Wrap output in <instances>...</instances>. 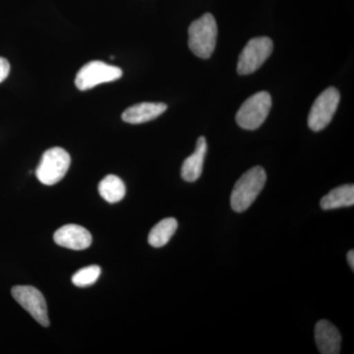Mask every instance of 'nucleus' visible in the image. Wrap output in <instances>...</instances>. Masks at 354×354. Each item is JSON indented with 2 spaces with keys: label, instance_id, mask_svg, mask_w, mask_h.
Here are the masks:
<instances>
[{
  "label": "nucleus",
  "instance_id": "12",
  "mask_svg": "<svg viewBox=\"0 0 354 354\" xmlns=\"http://www.w3.org/2000/svg\"><path fill=\"white\" fill-rule=\"evenodd\" d=\"M207 149L208 147H207L206 139L205 137H199L195 152L190 157L185 158L181 167V176L184 180L187 183H194L201 176Z\"/></svg>",
  "mask_w": 354,
  "mask_h": 354
},
{
  "label": "nucleus",
  "instance_id": "18",
  "mask_svg": "<svg viewBox=\"0 0 354 354\" xmlns=\"http://www.w3.org/2000/svg\"><path fill=\"white\" fill-rule=\"evenodd\" d=\"M348 261L349 267L351 268V270H354V251L351 250L348 253Z\"/></svg>",
  "mask_w": 354,
  "mask_h": 354
},
{
  "label": "nucleus",
  "instance_id": "15",
  "mask_svg": "<svg viewBox=\"0 0 354 354\" xmlns=\"http://www.w3.org/2000/svg\"><path fill=\"white\" fill-rule=\"evenodd\" d=\"M99 192L106 202L114 204L120 202L124 198L127 188L120 177L109 174L100 183Z\"/></svg>",
  "mask_w": 354,
  "mask_h": 354
},
{
  "label": "nucleus",
  "instance_id": "13",
  "mask_svg": "<svg viewBox=\"0 0 354 354\" xmlns=\"http://www.w3.org/2000/svg\"><path fill=\"white\" fill-rule=\"evenodd\" d=\"M323 209H335L354 205V186L353 184L339 186L330 191L320 202Z\"/></svg>",
  "mask_w": 354,
  "mask_h": 354
},
{
  "label": "nucleus",
  "instance_id": "3",
  "mask_svg": "<svg viewBox=\"0 0 354 354\" xmlns=\"http://www.w3.org/2000/svg\"><path fill=\"white\" fill-rule=\"evenodd\" d=\"M71 158L64 149L55 147L44 152L36 169L37 178L44 185L59 183L68 171Z\"/></svg>",
  "mask_w": 354,
  "mask_h": 354
},
{
  "label": "nucleus",
  "instance_id": "2",
  "mask_svg": "<svg viewBox=\"0 0 354 354\" xmlns=\"http://www.w3.org/2000/svg\"><path fill=\"white\" fill-rule=\"evenodd\" d=\"M188 46L196 57L208 59L216 48L218 25L211 13H206L191 23L188 29Z\"/></svg>",
  "mask_w": 354,
  "mask_h": 354
},
{
  "label": "nucleus",
  "instance_id": "11",
  "mask_svg": "<svg viewBox=\"0 0 354 354\" xmlns=\"http://www.w3.org/2000/svg\"><path fill=\"white\" fill-rule=\"evenodd\" d=\"M167 109L162 102H141L128 108L122 113V120L130 124H141L162 115Z\"/></svg>",
  "mask_w": 354,
  "mask_h": 354
},
{
  "label": "nucleus",
  "instance_id": "14",
  "mask_svg": "<svg viewBox=\"0 0 354 354\" xmlns=\"http://www.w3.org/2000/svg\"><path fill=\"white\" fill-rule=\"evenodd\" d=\"M178 223L174 218H167L158 223L149 234L148 241L155 248L167 245L172 235L176 234Z\"/></svg>",
  "mask_w": 354,
  "mask_h": 354
},
{
  "label": "nucleus",
  "instance_id": "9",
  "mask_svg": "<svg viewBox=\"0 0 354 354\" xmlns=\"http://www.w3.org/2000/svg\"><path fill=\"white\" fill-rule=\"evenodd\" d=\"M57 245L72 249L84 250L92 244V235L85 227L78 225H65L55 232L53 235Z\"/></svg>",
  "mask_w": 354,
  "mask_h": 354
},
{
  "label": "nucleus",
  "instance_id": "7",
  "mask_svg": "<svg viewBox=\"0 0 354 354\" xmlns=\"http://www.w3.org/2000/svg\"><path fill=\"white\" fill-rule=\"evenodd\" d=\"M121 77L122 70L120 67L102 62H91L79 70L75 85L80 91H87L101 84L113 82Z\"/></svg>",
  "mask_w": 354,
  "mask_h": 354
},
{
  "label": "nucleus",
  "instance_id": "10",
  "mask_svg": "<svg viewBox=\"0 0 354 354\" xmlns=\"http://www.w3.org/2000/svg\"><path fill=\"white\" fill-rule=\"evenodd\" d=\"M315 341L320 353L339 354L341 353V334L329 321L321 320L316 324Z\"/></svg>",
  "mask_w": 354,
  "mask_h": 354
},
{
  "label": "nucleus",
  "instance_id": "5",
  "mask_svg": "<svg viewBox=\"0 0 354 354\" xmlns=\"http://www.w3.org/2000/svg\"><path fill=\"white\" fill-rule=\"evenodd\" d=\"M272 41L268 37L250 39L239 55L237 64L239 74L249 75L257 71L272 55Z\"/></svg>",
  "mask_w": 354,
  "mask_h": 354
},
{
  "label": "nucleus",
  "instance_id": "8",
  "mask_svg": "<svg viewBox=\"0 0 354 354\" xmlns=\"http://www.w3.org/2000/svg\"><path fill=\"white\" fill-rule=\"evenodd\" d=\"M12 297L37 321L44 327L50 326L48 315V306L43 293L31 286H16L11 290Z\"/></svg>",
  "mask_w": 354,
  "mask_h": 354
},
{
  "label": "nucleus",
  "instance_id": "16",
  "mask_svg": "<svg viewBox=\"0 0 354 354\" xmlns=\"http://www.w3.org/2000/svg\"><path fill=\"white\" fill-rule=\"evenodd\" d=\"M101 268L97 265L83 268L72 277V283L78 288H86L94 285L101 274Z\"/></svg>",
  "mask_w": 354,
  "mask_h": 354
},
{
  "label": "nucleus",
  "instance_id": "4",
  "mask_svg": "<svg viewBox=\"0 0 354 354\" xmlns=\"http://www.w3.org/2000/svg\"><path fill=\"white\" fill-rule=\"evenodd\" d=\"M271 108V95L268 92H259L243 102L235 120L243 129L256 130L265 122Z\"/></svg>",
  "mask_w": 354,
  "mask_h": 354
},
{
  "label": "nucleus",
  "instance_id": "1",
  "mask_svg": "<svg viewBox=\"0 0 354 354\" xmlns=\"http://www.w3.org/2000/svg\"><path fill=\"white\" fill-rule=\"evenodd\" d=\"M267 174L261 167L249 169L237 180L230 196V205L236 213L246 211L264 189Z\"/></svg>",
  "mask_w": 354,
  "mask_h": 354
},
{
  "label": "nucleus",
  "instance_id": "17",
  "mask_svg": "<svg viewBox=\"0 0 354 354\" xmlns=\"http://www.w3.org/2000/svg\"><path fill=\"white\" fill-rule=\"evenodd\" d=\"M10 72V64L4 57H0V83L3 82Z\"/></svg>",
  "mask_w": 354,
  "mask_h": 354
},
{
  "label": "nucleus",
  "instance_id": "6",
  "mask_svg": "<svg viewBox=\"0 0 354 354\" xmlns=\"http://www.w3.org/2000/svg\"><path fill=\"white\" fill-rule=\"evenodd\" d=\"M341 95L334 87L326 88L317 97L313 106L310 109L308 125L310 129L318 132L329 125L334 118L337 106H339Z\"/></svg>",
  "mask_w": 354,
  "mask_h": 354
}]
</instances>
